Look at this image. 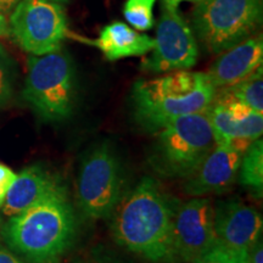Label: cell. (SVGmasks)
<instances>
[{"label":"cell","mask_w":263,"mask_h":263,"mask_svg":"<svg viewBox=\"0 0 263 263\" xmlns=\"http://www.w3.org/2000/svg\"><path fill=\"white\" fill-rule=\"evenodd\" d=\"M177 207L155 179L144 177L136 188L121 197L111 215L114 239L147 261H171Z\"/></svg>","instance_id":"cell-1"},{"label":"cell","mask_w":263,"mask_h":263,"mask_svg":"<svg viewBox=\"0 0 263 263\" xmlns=\"http://www.w3.org/2000/svg\"><path fill=\"white\" fill-rule=\"evenodd\" d=\"M76 230L73 209L60 184L35 205L9 217L3 236L29 263H59L73 245Z\"/></svg>","instance_id":"cell-2"},{"label":"cell","mask_w":263,"mask_h":263,"mask_svg":"<svg viewBox=\"0 0 263 263\" xmlns=\"http://www.w3.org/2000/svg\"><path fill=\"white\" fill-rule=\"evenodd\" d=\"M206 72L173 71L133 85L136 120L144 129L159 132L176 118L206 111L216 95Z\"/></svg>","instance_id":"cell-3"},{"label":"cell","mask_w":263,"mask_h":263,"mask_svg":"<svg viewBox=\"0 0 263 263\" xmlns=\"http://www.w3.org/2000/svg\"><path fill=\"white\" fill-rule=\"evenodd\" d=\"M22 97L47 122H61L73 114L77 78L70 52L64 49L28 59V72Z\"/></svg>","instance_id":"cell-4"},{"label":"cell","mask_w":263,"mask_h":263,"mask_svg":"<svg viewBox=\"0 0 263 263\" xmlns=\"http://www.w3.org/2000/svg\"><path fill=\"white\" fill-rule=\"evenodd\" d=\"M206 111L178 117L156 132L150 163L168 178H188L215 146Z\"/></svg>","instance_id":"cell-5"},{"label":"cell","mask_w":263,"mask_h":263,"mask_svg":"<svg viewBox=\"0 0 263 263\" xmlns=\"http://www.w3.org/2000/svg\"><path fill=\"white\" fill-rule=\"evenodd\" d=\"M263 20V0H199L193 32L211 54H222L254 35Z\"/></svg>","instance_id":"cell-6"},{"label":"cell","mask_w":263,"mask_h":263,"mask_svg":"<svg viewBox=\"0 0 263 263\" xmlns=\"http://www.w3.org/2000/svg\"><path fill=\"white\" fill-rule=\"evenodd\" d=\"M123 173L116 150L107 141L85 154L77 179V201L90 219H106L122 197Z\"/></svg>","instance_id":"cell-7"},{"label":"cell","mask_w":263,"mask_h":263,"mask_svg":"<svg viewBox=\"0 0 263 263\" xmlns=\"http://www.w3.org/2000/svg\"><path fill=\"white\" fill-rule=\"evenodd\" d=\"M67 31L64 9L50 0H20L10 17L15 42L37 57L60 49Z\"/></svg>","instance_id":"cell-8"},{"label":"cell","mask_w":263,"mask_h":263,"mask_svg":"<svg viewBox=\"0 0 263 263\" xmlns=\"http://www.w3.org/2000/svg\"><path fill=\"white\" fill-rule=\"evenodd\" d=\"M155 45L149 58L141 62V68L151 73H168L190 70L199 59V45L185 18L178 12V6L162 3Z\"/></svg>","instance_id":"cell-9"},{"label":"cell","mask_w":263,"mask_h":263,"mask_svg":"<svg viewBox=\"0 0 263 263\" xmlns=\"http://www.w3.org/2000/svg\"><path fill=\"white\" fill-rule=\"evenodd\" d=\"M215 245L211 200L194 197L178 205L173 219L171 261L195 263Z\"/></svg>","instance_id":"cell-10"},{"label":"cell","mask_w":263,"mask_h":263,"mask_svg":"<svg viewBox=\"0 0 263 263\" xmlns=\"http://www.w3.org/2000/svg\"><path fill=\"white\" fill-rule=\"evenodd\" d=\"M213 228L217 244L249 252L261 240L263 221L254 207L230 200L213 207Z\"/></svg>","instance_id":"cell-11"},{"label":"cell","mask_w":263,"mask_h":263,"mask_svg":"<svg viewBox=\"0 0 263 263\" xmlns=\"http://www.w3.org/2000/svg\"><path fill=\"white\" fill-rule=\"evenodd\" d=\"M244 153L228 144H215L192 176L186 178L184 192L189 196L201 197L229 189L238 178Z\"/></svg>","instance_id":"cell-12"},{"label":"cell","mask_w":263,"mask_h":263,"mask_svg":"<svg viewBox=\"0 0 263 263\" xmlns=\"http://www.w3.org/2000/svg\"><path fill=\"white\" fill-rule=\"evenodd\" d=\"M262 62V34H256L222 52L206 73L216 89H219L244 80L261 67Z\"/></svg>","instance_id":"cell-13"},{"label":"cell","mask_w":263,"mask_h":263,"mask_svg":"<svg viewBox=\"0 0 263 263\" xmlns=\"http://www.w3.org/2000/svg\"><path fill=\"white\" fill-rule=\"evenodd\" d=\"M206 112L216 144H228L245 153L250 144L262 136L263 114L250 111L241 120H235L224 101L216 95Z\"/></svg>","instance_id":"cell-14"},{"label":"cell","mask_w":263,"mask_h":263,"mask_svg":"<svg viewBox=\"0 0 263 263\" xmlns=\"http://www.w3.org/2000/svg\"><path fill=\"white\" fill-rule=\"evenodd\" d=\"M60 184V179L41 164L27 167L20 174H16L14 183L0 206L3 215L12 217L24 212L48 196Z\"/></svg>","instance_id":"cell-15"},{"label":"cell","mask_w":263,"mask_h":263,"mask_svg":"<svg viewBox=\"0 0 263 263\" xmlns=\"http://www.w3.org/2000/svg\"><path fill=\"white\" fill-rule=\"evenodd\" d=\"M94 44L108 61H117L124 58L143 57L153 50L155 41L123 22H112L101 29Z\"/></svg>","instance_id":"cell-16"},{"label":"cell","mask_w":263,"mask_h":263,"mask_svg":"<svg viewBox=\"0 0 263 263\" xmlns=\"http://www.w3.org/2000/svg\"><path fill=\"white\" fill-rule=\"evenodd\" d=\"M219 91L234 99L252 111L263 114V70L262 66L248 77L229 87L219 88Z\"/></svg>","instance_id":"cell-17"},{"label":"cell","mask_w":263,"mask_h":263,"mask_svg":"<svg viewBox=\"0 0 263 263\" xmlns=\"http://www.w3.org/2000/svg\"><path fill=\"white\" fill-rule=\"evenodd\" d=\"M238 178L246 188L251 189L257 195L263 190V141L261 138L250 144L242 155Z\"/></svg>","instance_id":"cell-18"},{"label":"cell","mask_w":263,"mask_h":263,"mask_svg":"<svg viewBox=\"0 0 263 263\" xmlns=\"http://www.w3.org/2000/svg\"><path fill=\"white\" fill-rule=\"evenodd\" d=\"M156 0H127L123 6L124 18L138 31H149L154 26V5Z\"/></svg>","instance_id":"cell-19"},{"label":"cell","mask_w":263,"mask_h":263,"mask_svg":"<svg viewBox=\"0 0 263 263\" xmlns=\"http://www.w3.org/2000/svg\"><path fill=\"white\" fill-rule=\"evenodd\" d=\"M15 66L11 58L0 44V107L10 101L14 91Z\"/></svg>","instance_id":"cell-20"},{"label":"cell","mask_w":263,"mask_h":263,"mask_svg":"<svg viewBox=\"0 0 263 263\" xmlns=\"http://www.w3.org/2000/svg\"><path fill=\"white\" fill-rule=\"evenodd\" d=\"M248 255L249 252L235 251L216 242L195 263H248Z\"/></svg>","instance_id":"cell-21"},{"label":"cell","mask_w":263,"mask_h":263,"mask_svg":"<svg viewBox=\"0 0 263 263\" xmlns=\"http://www.w3.org/2000/svg\"><path fill=\"white\" fill-rule=\"evenodd\" d=\"M16 178V173L11 168H9L5 164L0 163V206L4 202V199L8 194V190L14 183Z\"/></svg>","instance_id":"cell-22"},{"label":"cell","mask_w":263,"mask_h":263,"mask_svg":"<svg viewBox=\"0 0 263 263\" xmlns=\"http://www.w3.org/2000/svg\"><path fill=\"white\" fill-rule=\"evenodd\" d=\"M248 263H263V246L261 240L250 249Z\"/></svg>","instance_id":"cell-23"},{"label":"cell","mask_w":263,"mask_h":263,"mask_svg":"<svg viewBox=\"0 0 263 263\" xmlns=\"http://www.w3.org/2000/svg\"><path fill=\"white\" fill-rule=\"evenodd\" d=\"M0 263H27L18 258L11 250L0 244Z\"/></svg>","instance_id":"cell-24"},{"label":"cell","mask_w":263,"mask_h":263,"mask_svg":"<svg viewBox=\"0 0 263 263\" xmlns=\"http://www.w3.org/2000/svg\"><path fill=\"white\" fill-rule=\"evenodd\" d=\"M9 32L10 28L8 22H6L4 15L0 12V37H5V35L9 34Z\"/></svg>","instance_id":"cell-25"},{"label":"cell","mask_w":263,"mask_h":263,"mask_svg":"<svg viewBox=\"0 0 263 263\" xmlns=\"http://www.w3.org/2000/svg\"><path fill=\"white\" fill-rule=\"evenodd\" d=\"M20 0H0V10L3 11H8L12 6H15Z\"/></svg>","instance_id":"cell-26"},{"label":"cell","mask_w":263,"mask_h":263,"mask_svg":"<svg viewBox=\"0 0 263 263\" xmlns=\"http://www.w3.org/2000/svg\"><path fill=\"white\" fill-rule=\"evenodd\" d=\"M183 2H193V3H197L199 0H163L162 3H166L168 5H173V6H178L180 3Z\"/></svg>","instance_id":"cell-27"},{"label":"cell","mask_w":263,"mask_h":263,"mask_svg":"<svg viewBox=\"0 0 263 263\" xmlns=\"http://www.w3.org/2000/svg\"><path fill=\"white\" fill-rule=\"evenodd\" d=\"M50 2H52V3H57V4H64V3H67L68 0H50Z\"/></svg>","instance_id":"cell-28"},{"label":"cell","mask_w":263,"mask_h":263,"mask_svg":"<svg viewBox=\"0 0 263 263\" xmlns=\"http://www.w3.org/2000/svg\"><path fill=\"white\" fill-rule=\"evenodd\" d=\"M77 263H94V262H77ZM114 263V262H112Z\"/></svg>","instance_id":"cell-29"}]
</instances>
